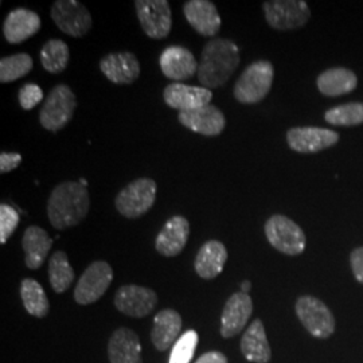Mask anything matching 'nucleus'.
<instances>
[{
  "instance_id": "9b49d317",
  "label": "nucleus",
  "mask_w": 363,
  "mask_h": 363,
  "mask_svg": "<svg viewBox=\"0 0 363 363\" xmlns=\"http://www.w3.org/2000/svg\"><path fill=\"white\" fill-rule=\"evenodd\" d=\"M300 322L313 337H328L335 330V319L325 303L313 296H301L296 303Z\"/></svg>"
},
{
  "instance_id": "58836bf2",
  "label": "nucleus",
  "mask_w": 363,
  "mask_h": 363,
  "mask_svg": "<svg viewBox=\"0 0 363 363\" xmlns=\"http://www.w3.org/2000/svg\"><path fill=\"white\" fill-rule=\"evenodd\" d=\"M250 288H252V284H250V281H244L242 284H241V292H244V294H247L249 295V291H250Z\"/></svg>"
},
{
  "instance_id": "c756f323",
  "label": "nucleus",
  "mask_w": 363,
  "mask_h": 363,
  "mask_svg": "<svg viewBox=\"0 0 363 363\" xmlns=\"http://www.w3.org/2000/svg\"><path fill=\"white\" fill-rule=\"evenodd\" d=\"M74 269L72 268L67 255L62 250L52 253L49 259V281L54 292L64 294L74 281Z\"/></svg>"
},
{
  "instance_id": "f8f14e48",
  "label": "nucleus",
  "mask_w": 363,
  "mask_h": 363,
  "mask_svg": "<svg viewBox=\"0 0 363 363\" xmlns=\"http://www.w3.org/2000/svg\"><path fill=\"white\" fill-rule=\"evenodd\" d=\"M157 295L155 291L147 286H120L115 295V306L117 310L130 318H144L155 310Z\"/></svg>"
},
{
  "instance_id": "f704fd0d",
  "label": "nucleus",
  "mask_w": 363,
  "mask_h": 363,
  "mask_svg": "<svg viewBox=\"0 0 363 363\" xmlns=\"http://www.w3.org/2000/svg\"><path fill=\"white\" fill-rule=\"evenodd\" d=\"M18 100H19V104L22 106V109L31 111L39 103H42L43 91L37 84H26L19 89Z\"/></svg>"
},
{
  "instance_id": "473e14b6",
  "label": "nucleus",
  "mask_w": 363,
  "mask_h": 363,
  "mask_svg": "<svg viewBox=\"0 0 363 363\" xmlns=\"http://www.w3.org/2000/svg\"><path fill=\"white\" fill-rule=\"evenodd\" d=\"M198 345V334L194 330H189L174 345L169 363H190L193 359Z\"/></svg>"
},
{
  "instance_id": "72a5a7b5",
  "label": "nucleus",
  "mask_w": 363,
  "mask_h": 363,
  "mask_svg": "<svg viewBox=\"0 0 363 363\" xmlns=\"http://www.w3.org/2000/svg\"><path fill=\"white\" fill-rule=\"evenodd\" d=\"M19 225V214L10 205H0V244H6Z\"/></svg>"
},
{
  "instance_id": "20e7f679",
  "label": "nucleus",
  "mask_w": 363,
  "mask_h": 363,
  "mask_svg": "<svg viewBox=\"0 0 363 363\" xmlns=\"http://www.w3.org/2000/svg\"><path fill=\"white\" fill-rule=\"evenodd\" d=\"M274 69L269 61L261 60L247 66L234 85V99L241 104H257L272 88Z\"/></svg>"
},
{
  "instance_id": "c85d7f7f",
  "label": "nucleus",
  "mask_w": 363,
  "mask_h": 363,
  "mask_svg": "<svg viewBox=\"0 0 363 363\" xmlns=\"http://www.w3.org/2000/svg\"><path fill=\"white\" fill-rule=\"evenodd\" d=\"M21 298L26 311L35 318H45L49 310V298L45 289L34 279H23L21 283Z\"/></svg>"
},
{
  "instance_id": "aec40b11",
  "label": "nucleus",
  "mask_w": 363,
  "mask_h": 363,
  "mask_svg": "<svg viewBox=\"0 0 363 363\" xmlns=\"http://www.w3.org/2000/svg\"><path fill=\"white\" fill-rule=\"evenodd\" d=\"M190 237V223L183 216L171 217L155 240L157 253L164 257H175L181 255L182 250L187 245Z\"/></svg>"
},
{
  "instance_id": "a878e982",
  "label": "nucleus",
  "mask_w": 363,
  "mask_h": 363,
  "mask_svg": "<svg viewBox=\"0 0 363 363\" xmlns=\"http://www.w3.org/2000/svg\"><path fill=\"white\" fill-rule=\"evenodd\" d=\"M241 351L250 362L268 363L271 361V347L259 319H256L245 331L241 339Z\"/></svg>"
},
{
  "instance_id": "4be33fe9",
  "label": "nucleus",
  "mask_w": 363,
  "mask_h": 363,
  "mask_svg": "<svg viewBox=\"0 0 363 363\" xmlns=\"http://www.w3.org/2000/svg\"><path fill=\"white\" fill-rule=\"evenodd\" d=\"M108 355L111 363H143L138 334L125 327L116 330L109 340Z\"/></svg>"
},
{
  "instance_id": "2eb2a0df",
  "label": "nucleus",
  "mask_w": 363,
  "mask_h": 363,
  "mask_svg": "<svg viewBox=\"0 0 363 363\" xmlns=\"http://www.w3.org/2000/svg\"><path fill=\"white\" fill-rule=\"evenodd\" d=\"M100 70L105 77L116 85H130L140 77V62L130 52L106 54L100 60Z\"/></svg>"
},
{
  "instance_id": "bb28decb",
  "label": "nucleus",
  "mask_w": 363,
  "mask_h": 363,
  "mask_svg": "<svg viewBox=\"0 0 363 363\" xmlns=\"http://www.w3.org/2000/svg\"><path fill=\"white\" fill-rule=\"evenodd\" d=\"M357 76L345 67H334L323 72L316 81L319 91L325 96L337 97L340 94H347L357 88Z\"/></svg>"
},
{
  "instance_id": "423d86ee",
  "label": "nucleus",
  "mask_w": 363,
  "mask_h": 363,
  "mask_svg": "<svg viewBox=\"0 0 363 363\" xmlns=\"http://www.w3.org/2000/svg\"><path fill=\"white\" fill-rule=\"evenodd\" d=\"M265 19L273 30L289 31L306 26L311 18L310 7L303 0L264 1Z\"/></svg>"
},
{
  "instance_id": "dca6fc26",
  "label": "nucleus",
  "mask_w": 363,
  "mask_h": 363,
  "mask_svg": "<svg viewBox=\"0 0 363 363\" xmlns=\"http://www.w3.org/2000/svg\"><path fill=\"white\" fill-rule=\"evenodd\" d=\"M178 120L183 127L208 138L218 136L226 127L225 115L213 104L202 106L195 111L179 112Z\"/></svg>"
},
{
  "instance_id": "e433bc0d",
  "label": "nucleus",
  "mask_w": 363,
  "mask_h": 363,
  "mask_svg": "<svg viewBox=\"0 0 363 363\" xmlns=\"http://www.w3.org/2000/svg\"><path fill=\"white\" fill-rule=\"evenodd\" d=\"M350 261L357 280L363 284V247H358L351 253Z\"/></svg>"
},
{
  "instance_id": "39448f33",
  "label": "nucleus",
  "mask_w": 363,
  "mask_h": 363,
  "mask_svg": "<svg viewBox=\"0 0 363 363\" xmlns=\"http://www.w3.org/2000/svg\"><path fill=\"white\" fill-rule=\"evenodd\" d=\"M157 184L151 178H138L125 186L115 199L116 210L128 220L147 214L155 205Z\"/></svg>"
},
{
  "instance_id": "6ab92c4d",
  "label": "nucleus",
  "mask_w": 363,
  "mask_h": 363,
  "mask_svg": "<svg viewBox=\"0 0 363 363\" xmlns=\"http://www.w3.org/2000/svg\"><path fill=\"white\" fill-rule=\"evenodd\" d=\"M159 65L166 77L178 82L186 81L198 73L199 64L189 49L183 46H169L160 54Z\"/></svg>"
},
{
  "instance_id": "6e6552de",
  "label": "nucleus",
  "mask_w": 363,
  "mask_h": 363,
  "mask_svg": "<svg viewBox=\"0 0 363 363\" xmlns=\"http://www.w3.org/2000/svg\"><path fill=\"white\" fill-rule=\"evenodd\" d=\"M50 16L55 26L73 38L85 37L93 26V18L89 10L77 0L54 1Z\"/></svg>"
},
{
  "instance_id": "b1692460",
  "label": "nucleus",
  "mask_w": 363,
  "mask_h": 363,
  "mask_svg": "<svg viewBox=\"0 0 363 363\" xmlns=\"http://www.w3.org/2000/svg\"><path fill=\"white\" fill-rule=\"evenodd\" d=\"M22 247L25 250V262L28 269H39L48 259L52 247V240L48 232L39 226H28L22 238Z\"/></svg>"
},
{
  "instance_id": "c9c22d12",
  "label": "nucleus",
  "mask_w": 363,
  "mask_h": 363,
  "mask_svg": "<svg viewBox=\"0 0 363 363\" xmlns=\"http://www.w3.org/2000/svg\"><path fill=\"white\" fill-rule=\"evenodd\" d=\"M22 163V155L16 152H1L0 154V172L7 174L18 169Z\"/></svg>"
},
{
  "instance_id": "2f4dec72",
  "label": "nucleus",
  "mask_w": 363,
  "mask_h": 363,
  "mask_svg": "<svg viewBox=\"0 0 363 363\" xmlns=\"http://www.w3.org/2000/svg\"><path fill=\"white\" fill-rule=\"evenodd\" d=\"M325 121L334 125L351 127L363 123L362 103L339 105L325 112Z\"/></svg>"
},
{
  "instance_id": "9d476101",
  "label": "nucleus",
  "mask_w": 363,
  "mask_h": 363,
  "mask_svg": "<svg viewBox=\"0 0 363 363\" xmlns=\"http://www.w3.org/2000/svg\"><path fill=\"white\" fill-rule=\"evenodd\" d=\"M113 280V269L106 261H94L82 273L74 288V300L88 306L103 298Z\"/></svg>"
},
{
  "instance_id": "4468645a",
  "label": "nucleus",
  "mask_w": 363,
  "mask_h": 363,
  "mask_svg": "<svg viewBox=\"0 0 363 363\" xmlns=\"http://www.w3.org/2000/svg\"><path fill=\"white\" fill-rule=\"evenodd\" d=\"M183 13L189 25L206 38H213L220 33V13L210 0H189L183 6Z\"/></svg>"
},
{
  "instance_id": "a211bd4d",
  "label": "nucleus",
  "mask_w": 363,
  "mask_h": 363,
  "mask_svg": "<svg viewBox=\"0 0 363 363\" xmlns=\"http://www.w3.org/2000/svg\"><path fill=\"white\" fill-rule=\"evenodd\" d=\"M164 103L179 112L195 111L210 104L213 93L203 86H191L182 82H172L163 91Z\"/></svg>"
},
{
  "instance_id": "ea45409f",
  "label": "nucleus",
  "mask_w": 363,
  "mask_h": 363,
  "mask_svg": "<svg viewBox=\"0 0 363 363\" xmlns=\"http://www.w3.org/2000/svg\"><path fill=\"white\" fill-rule=\"evenodd\" d=\"M79 183H81L82 186H85V187L88 186V182L85 181V179H81V181H79Z\"/></svg>"
},
{
  "instance_id": "f257e3e1",
  "label": "nucleus",
  "mask_w": 363,
  "mask_h": 363,
  "mask_svg": "<svg viewBox=\"0 0 363 363\" xmlns=\"http://www.w3.org/2000/svg\"><path fill=\"white\" fill-rule=\"evenodd\" d=\"M89 208V191L79 182L60 183L52 189L48 199V217L52 228L57 230L77 226L86 218Z\"/></svg>"
},
{
  "instance_id": "f03ea898",
  "label": "nucleus",
  "mask_w": 363,
  "mask_h": 363,
  "mask_svg": "<svg viewBox=\"0 0 363 363\" xmlns=\"http://www.w3.org/2000/svg\"><path fill=\"white\" fill-rule=\"evenodd\" d=\"M240 62V50L233 40L210 39L201 54L198 81L208 91L220 88L232 78Z\"/></svg>"
},
{
  "instance_id": "ddd939ff",
  "label": "nucleus",
  "mask_w": 363,
  "mask_h": 363,
  "mask_svg": "<svg viewBox=\"0 0 363 363\" xmlns=\"http://www.w3.org/2000/svg\"><path fill=\"white\" fill-rule=\"evenodd\" d=\"M339 135L335 130L316 128V127H298L286 132V142L291 150L301 154L319 152L337 143Z\"/></svg>"
},
{
  "instance_id": "f3484780",
  "label": "nucleus",
  "mask_w": 363,
  "mask_h": 363,
  "mask_svg": "<svg viewBox=\"0 0 363 363\" xmlns=\"http://www.w3.org/2000/svg\"><path fill=\"white\" fill-rule=\"evenodd\" d=\"M253 313V301L252 298L244 294L237 292L228 298L222 318H220V335L223 337H233L240 334L247 320Z\"/></svg>"
},
{
  "instance_id": "cd10ccee",
  "label": "nucleus",
  "mask_w": 363,
  "mask_h": 363,
  "mask_svg": "<svg viewBox=\"0 0 363 363\" xmlns=\"http://www.w3.org/2000/svg\"><path fill=\"white\" fill-rule=\"evenodd\" d=\"M39 60L43 69L52 74L65 72L70 61V50L62 39H49L40 49Z\"/></svg>"
},
{
  "instance_id": "7ed1b4c3",
  "label": "nucleus",
  "mask_w": 363,
  "mask_h": 363,
  "mask_svg": "<svg viewBox=\"0 0 363 363\" xmlns=\"http://www.w3.org/2000/svg\"><path fill=\"white\" fill-rule=\"evenodd\" d=\"M77 108V97L66 84L52 88L39 112V123L46 130L60 132L72 121Z\"/></svg>"
},
{
  "instance_id": "393cba45",
  "label": "nucleus",
  "mask_w": 363,
  "mask_h": 363,
  "mask_svg": "<svg viewBox=\"0 0 363 363\" xmlns=\"http://www.w3.org/2000/svg\"><path fill=\"white\" fill-rule=\"evenodd\" d=\"M181 315L175 310H163L156 313L154 319V328L151 331V340L156 350H169L175 345L181 333Z\"/></svg>"
},
{
  "instance_id": "1a4fd4ad",
  "label": "nucleus",
  "mask_w": 363,
  "mask_h": 363,
  "mask_svg": "<svg viewBox=\"0 0 363 363\" xmlns=\"http://www.w3.org/2000/svg\"><path fill=\"white\" fill-rule=\"evenodd\" d=\"M135 9L142 30L148 38L169 37L172 27V13L167 0H136Z\"/></svg>"
},
{
  "instance_id": "5701e85b",
  "label": "nucleus",
  "mask_w": 363,
  "mask_h": 363,
  "mask_svg": "<svg viewBox=\"0 0 363 363\" xmlns=\"http://www.w3.org/2000/svg\"><path fill=\"white\" fill-rule=\"evenodd\" d=\"M226 259L228 250L225 245L217 240H210L196 253L195 272L205 280H213L223 271Z\"/></svg>"
},
{
  "instance_id": "7c9ffc66",
  "label": "nucleus",
  "mask_w": 363,
  "mask_h": 363,
  "mask_svg": "<svg viewBox=\"0 0 363 363\" xmlns=\"http://www.w3.org/2000/svg\"><path fill=\"white\" fill-rule=\"evenodd\" d=\"M34 61L27 52H16L0 60V82L9 84L26 77L33 70Z\"/></svg>"
},
{
  "instance_id": "4c0bfd02",
  "label": "nucleus",
  "mask_w": 363,
  "mask_h": 363,
  "mask_svg": "<svg viewBox=\"0 0 363 363\" xmlns=\"http://www.w3.org/2000/svg\"><path fill=\"white\" fill-rule=\"evenodd\" d=\"M195 363H228V358L220 351H208L201 355Z\"/></svg>"
},
{
  "instance_id": "412c9836",
  "label": "nucleus",
  "mask_w": 363,
  "mask_h": 363,
  "mask_svg": "<svg viewBox=\"0 0 363 363\" xmlns=\"http://www.w3.org/2000/svg\"><path fill=\"white\" fill-rule=\"evenodd\" d=\"M40 25L38 13L25 7H19L6 16L3 22V35L9 43L18 45L38 34Z\"/></svg>"
},
{
  "instance_id": "0eeeda50",
  "label": "nucleus",
  "mask_w": 363,
  "mask_h": 363,
  "mask_svg": "<svg viewBox=\"0 0 363 363\" xmlns=\"http://www.w3.org/2000/svg\"><path fill=\"white\" fill-rule=\"evenodd\" d=\"M265 235L274 249L288 256H298L306 249V234L286 216L274 214L267 220Z\"/></svg>"
}]
</instances>
